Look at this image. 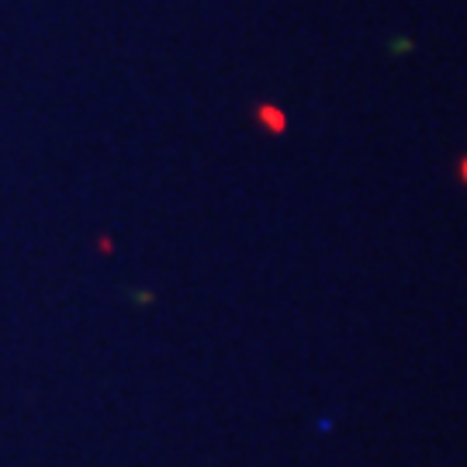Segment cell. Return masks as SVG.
<instances>
[{
	"mask_svg": "<svg viewBox=\"0 0 467 467\" xmlns=\"http://www.w3.org/2000/svg\"><path fill=\"white\" fill-rule=\"evenodd\" d=\"M461 181H464V184H467V156H464V160H461Z\"/></svg>",
	"mask_w": 467,
	"mask_h": 467,
	"instance_id": "2",
	"label": "cell"
},
{
	"mask_svg": "<svg viewBox=\"0 0 467 467\" xmlns=\"http://www.w3.org/2000/svg\"><path fill=\"white\" fill-rule=\"evenodd\" d=\"M256 118H260V121H264V129L274 132V135L287 129V118H284L277 108H270V104H260V108H256Z\"/></svg>",
	"mask_w": 467,
	"mask_h": 467,
	"instance_id": "1",
	"label": "cell"
}]
</instances>
